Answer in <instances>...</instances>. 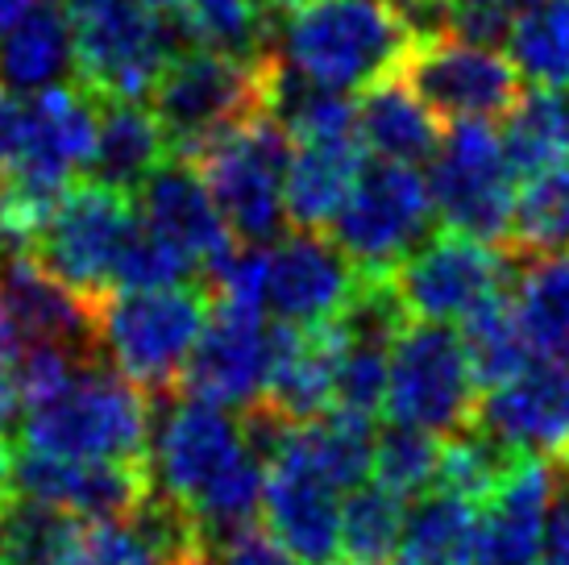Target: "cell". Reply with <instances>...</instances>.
Returning a JSON list of instances; mask_svg holds the SVG:
<instances>
[{"label":"cell","instance_id":"cell-10","mask_svg":"<svg viewBox=\"0 0 569 565\" xmlns=\"http://www.w3.org/2000/svg\"><path fill=\"white\" fill-rule=\"evenodd\" d=\"M478 375L461 333L432 320H411L391 341L387 366V416L391 424L453 437L478 412Z\"/></svg>","mask_w":569,"mask_h":565},{"label":"cell","instance_id":"cell-16","mask_svg":"<svg viewBox=\"0 0 569 565\" xmlns=\"http://www.w3.org/2000/svg\"><path fill=\"white\" fill-rule=\"evenodd\" d=\"M274 358H279V325L262 313L217 299L183 383L191 395H204L212 404L258 412L274 375Z\"/></svg>","mask_w":569,"mask_h":565},{"label":"cell","instance_id":"cell-20","mask_svg":"<svg viewBox=\"0 0 569 565\" xmlns=\"http://www.w3.org/2000/svg\"><path fill=\"white\" fill-rule=\"evenodd\" d=\"M138 212L154 237L179 250L196 270H212L229 262L238 237L229 234L221 208L208 191L204 175L188 158H167L159 171L138 188Z\"/></svg>","mask_w":569,"mask_h":565},{"label":"cell","instance_id":"cell-31","mask_svg":"<svg viewBox=\"0 0 569 565\" xmlns=\"http://www.w3.org/2000/svg\"><path fill=\"white\" fill-rule=\"evenodd\" d=\"M274 13L267 0H183L179 4V38L200 50L221 54H267Z\"/></svg>","mask_w":569,"mask_h":565},{"label":"cell","instance_id":"cell-33","mask_svg":"<svg viewBox=\"0 0 569 565\" xmlns=\"http://www.w3.org/2000/svg\"><path fill=\"white\" fill-rule=\"evenodd\" d=\"M458 333L482 387H495L503 378L520 375L523 366L532 361V341H528V333H523L516 304H511L507 291L499 299L482 304L478 313L466 316Z\"/></svg>","mask_w":569,"mask_h":565},{"label":"cell","instance_id":"cell-6","mask_svg":"<svg viewBox=\"0 0 569 565\" xmlns=\"http://www.w3.org/2000/svg\"><path fill=\"white\" fill-rule=\"evenodd\" d=\"M100 100L88 88L0 96V179L59 200L96 155Z\"/></svg>","mask_w":569,"mask_h":565},{"label":"cell","instance_id":"cell-3","mask_svg":"<svg viewBox=\"0 0 569 565\" xmlns=\"http://www.w3.org/2000/svg\"><path fill=\"white\" fill-rule=\"evenodd\" d=\"M416 33L391 0H308L283 17L279 63L325 92H362L396 76Z\"/></svg>","mask_w":569,"mask_h":565},{"label":"cell","instance_id":"cell-1","mask_svg":"<svg viewBox=\"0 0 569 565\" xmlns=\"http://www.w3.org/2000/svg\"><path fill=\"white\" fill-rule=\"evenodd\" d=\"M150 490L179 507L217 545L253 528L267 483V437L258 416L241 420L233 408L204 395H174L150 433Z\"/></svg>","mask_w":569,"mask_h":565},{"label":"cell","instance_id":"cell-23","mask_svg":"<svg viewBox=\"0 0 569 565\" xmlns=\"http://www.w3.org/2000/svg\"><path fill=\"white\" fill-rule=\"evenodd\" d=\"M337 354L341 329L337 320L320 329H287L279 325V358L270 375L262 416L274 424H308L332 408V383H337Z\"/></svg>","mask_w":569,"mask_h":565},{"label":"cell","instance_id":"cell-9","mask_svg":"<svg viewBox=\"0 0 569 565\" xmlns=\"http://www.w3.org/2000/svg\"><path fill=\"white\" fill-rule=\"evenodd\" d=\"M138 229L142 212L129 191L109 188L100 179L71 184L59 196V205L50 208L47 225L33 241V258L71 291L100 304L109 291H117V275Z\"/></svg>","mask_w":569,"mask_h":565},{"label":"cell","instance_id":"cell-28","mask_svg":"<svg viewBox=\"0 0 569 565\" xmlns=\"http://www.w3.org/2000/svg\"><path fill=\"white\" fill-rule=\"evenodd\" d=\"M516 316L532 354L569 366V254H516Z\"/></svg>","mask_w":569,"mask_h":565},{"label":"cell","instance_id":"cell-35","mask_svg":"<svg viewBox=\"0 0 569 565\" xmlns=\"http://www.w3.org/2000/svg\"><path fill=\"white\" fill-rule=\"evenodd\" d=\"M408 519V499L391 495L387 487H358L349 490L341 507V562L346 565H391V553L399 545Z\"/></svg>","mask_w":569,"mask_h":565},{"label":"cell","instance_id":"cell-18","mask_svg":"<svg viewBox=\"0 0 569 565\" xmlns=\"http://www.w3.org/2000/svg\"><path fill=\"white\" fill-rule=\"evenodd\" d=\"M17 495L54 507L80 524H104L142 512L150 499L146 462H67V457H17Z\"/></svg>","mask_w":569,"mask_h":565},{"label":"cell","instance_id":"cell-27","mask_svg":"<svg viewBox=\"0 0 569 565\" xmlns=\"http://www.w3.org/2000/svg\"><path fill=\"white\" fill-rule=\"evenodd\" d=\"M76 71L67 4H38L33 13L0 30V83L4 92H47Z\"/></svg>","mask_w":569,"mask_h":565},{"label":"cell","instance_id":"cell-4","mask_svg":"<svg viewBox=\"0 0 569 565\" xmlns=\"http://www.w3.org/2000/svg\"><path fill=\"white\" fill-rule=\"evenodd\" d=\"M279 54H221V50H179L154 83V117L174 158H196L208 141L233 126L274 112L279 92Z\"/></svg>","mask_w":569,"mask_h":565},{"label":"cell","instance_id":"cell-24","mask_svg":"<svg viewBox=\"0 0 569 565\" xmlns=\"http://www.w3.org/2000/svg\"><path fill=\"white\" fill-rule=\"evenodd\" d=\"M366 171V146L358 138L296 141L287 162L283 208L296 229L320 234L346 208L349 191Z\"/></svg>","mask_w":569,"mask_h":565},{"label":"cell","instance_id":"cell-39","mask_svg":"<svg viewBox=\"0 0 569 565\" xmlns=\"http://www.w3.org/2000/svg\"><path fill=\"white\" fill-rule=\"evenodd\" d=\"M445 4H449V33L482 47H499L507 42L511 26L523 13H532L540 0H445Z\"/></svg>","mask_w":569,"mask_h":565},{"label":"cell","instance_id":"cell-7","mask_svg":"<svg viewBox=\"0 0 569 565\" xmlns=\"http://www.w3.org/2000/svg\"><path fill=\"white\" fill-rule=\"evenodd\" d=\"M188 162H196V171L204 175L208 191L221 208L229 234L238 237V246H270L283 237L291 133L274 112L233 126Z\"/></svg>","mask_w":569,"mask_h":565},{"label":"cell","instance_id":"cell-44","mask_svg":"<svg viewBox=\"0 0 569 565\" xmlns=\"http://www.w3.org/2000/svg\"><path fill=\"white\" fill-rule=\"evenodd\" d=\"M38 4H47V0H0V30H9L13 21H21L26 13H33Z\"/></svg>","mask_w":569,"mask_h":565},{"label":"cell","instance_id":"cell-15","mask_svg":"<svg viewBox=\"0 0 569 565\" xmlns=\"http://www.w3.org/2000/svg\"><path fill=\"white\" fill-rule=\"evenodd\" d=\"M362 282L366 275L332 237L296 229L267 246L262 313L287 329H320L349 313Z\"/></svg>","mask_w":569,"mask_h":565},{"label":"cell","instance_id":"cell-14","mask_svg":"<svg viewBox=\"0 0 569 565\" xmlns=\"http://www.w3.org/2000/svg\"><path fill=\"white\" fill-rule=\"evenodd\" d=\"M408 88L441 121H495L520 105L523 83L511 54L458 33L420 38L403 59Z\"/></svg>","mask_w":569,"mask_h":565},{"label":"cell","instance_id":"cell-8","mask_svg":"<svg viewBox=\"0 0 569 565\" xmlns=\"http://www.w3.org/2000/svg\"><path fill=\"white\" fill-rule=\"evenodd\" d=\"M76 71L96 100H142L179 54V30L142 0H67Z\"/></svg>","mask_w":569,"mask_h":565},{"label":"cell","instance_id":"cell-43","mask_svg":"<svg viewBox=\"0 0 569 565\" xmlns=\"http://www.w3.org/2000/svg\"><path fill=\"white\" fill-rule=\"evenodd\" d=\"M13 490H17V457L9 437L0 433V512L13 503Z\"/></svg>","mask_w":569,"mask_h":565},{"label":"cell","instance_id":"cell-21","mask_svg":"<svg viewBox=\"0 0 569 565\" xmlns=\"http://www.w3.org/2000/svg\"><path fill=\"white\" fill-rule=\"evenodd\" d=\"M561 474L545 457H520L478 512L475 565H540Z\"/></svg>","mask_w":569,"mask_h":565},{"label":"cell","instance_id":"cell-36","mask_svg":"<svg viewBox=\"0 0 569 565\" xmlns=\"http://www.w3.org/2000/svg\"><path fill=\"white\" fill-rule=\"evenodd\" d=\"M511 254H569V162L520 184Z\"/></svg>","mask_w":569,"mask_h":565},{"label":"cell","instance_id":"cell-17","mask_svg":"<svg viewBox=\"0 0 569 565\" xmlns=\"http://www.w3.org/2000/svg\"><path fill=\"white\" fill-rule=\"evenodd\" d=\"M258 424L267 437V483L258 507L267 533L300 565L341 562V507H346L341 490L325 483L312 466H303L296 454H287L283 445H274L267 416H258Z\"/></svg>","mask_w":569,"mask_h":565},{"label":"cell","instance_id":"cell-34","mask_svg":"<svg viewBox=\"0 0 569 565\" xmlns=\"http://www.w3.org/2000/svg\"><path fill=\"white\" fill-rule=\"evenodd\" d=\"M507 54L537 88H569V0H540L507 33Z\"/></svg>","mask_w":569,"mask_h":565},{"label":"cell","instance_id":"cell-13","mask_svg":"<svg viewBox=\"0 0 569 565\" xmlns=\"http://www.w3.org/2000/svg\"><path fill=\"white\" fill-rule=\"evenodd\" d=\"M511 250H499L495 241H478L466 234H445L420 241L391 275L399 304L411 320L453 325L478 313L482 304L503 296L511 275Z\"/></svg>","mask_w":569,"mask_h":565},{"label":"cell","instance_id":"cell-32","mask_svg":"<svg viewBox=\"0 0 569 565\" xmlns=\"http://www.w3.org/2000/svg\"><path fill=\"white\" fill-rule=\"evenodd\" d=\"M80 533V519L17 495L0 512V557L4 565H71Z\"/></svg>","mask_w":569,"mask_h":565},{"label":"cell","instance_id":"cell-45","mask_svg":"<svg viewBox=\"0 0 569 565\" xmlns=\"http://www.w3.org/2000/svg\"><path fill=\"white\" fill-rule=\"evenodd\" d=\"M308 0H267V9L274 17H287V13H296V9H303Z\"/></svg>","mask_w":569,"mask_h":565},{"label":"cell","instance_id":"cell-29","mask_svg":"<svg viewBox=\"0 0 569 565\" xmlns=\"http://www.w3.org/2000/svg\"><path fill=\"white\" fill-rule=\"evenodd\" d=\"M478 507L449 490H432L408 507L391 565H475Z\"/></svg>","mask_w":569,"mask_h":565},{"label":"cell","instance_id":"cell-25","mask_svg":"<svg viewBox=\"0 0 569 565\" xmlns=\"http://www.w3.org/2000/svg\"><path fill=\"white\" fill-rule=\"evenodd\" d=\"M353 112H358V141L379 162L416 167L441 150V117L411 92L399 71L362 88L353 100Z\"/></svg>","mask_w":569,"mask_h":565},{"label":"cell","instance_id":"cell-19","mask_svg":"<svg viewBox=\"0 0 569 565\" xmlns=\"http://www.w3.org/2000/svg\"><path fill=\"white\" fill-rule=\"evenodd\" d=\"M475 420L516 457H569V366L528 361L520 375L487 387Z\"/></svg>","mask_w":569,"mask_h":565},{"label":"cell","instance_id":"cell-30","mask_svg":"<svg viewBox=\"0 0 569 565\" xmlns=\"http://www.w3.org/2000/svg\"><path fill=\"white\" fill-rule=\"evenodd\" d=\"M503 150L516 175L532 179L569 162V88H532L507 112Z\"/></svg>","mask_w":569,"mask_h":565},{"label":"cell","instance_id":"cell-42","mask_svg":"<svg viewBox=\"0 0 569 565\" xmlns=\"http://www.w3.org/2000/svg\"><path fill=\"white\" fill-rule=\"evenodd\" d=\"M540 565H569V483H566V495L557 490L553 512H549L545 557H540Z\"/></svg>","mask_w":569,"mask_h":565},{"label":"cell","instance_id":"cell-12","mask_svg":"<svg viewBox=\"0 0 569 565\" xmlns=\"http://www.w3.org/2000/svg\"><path fill=\"white\" fill-rule=\"evenodd\" d=\"M432 208L445 229L478 241H511L520 200V175L503 150V133L490 121H458L432 155Z\"/></svg>","mask_w":569,"mask_h":565},{"label":"cell","instance_id":"cell-22","mask_svg":"<svg viewBox=\"0 0 569 565\" xmlns=\"http://www.w3.org/2000/svg\"><path fill=\"white\" fill-rule=\"evenodd\" d=\"M0 308L30 346H67L96 354V304L59 282L33 254H17L0 275Z\"/></svg>","mask_w":569,"mask_h":565},{"label":"cell","instance_id":"cell-41","mask_svg":"<svg viewBox=\"0 0 569 565\" xmlns=\"http://www.w3.org/2000/svg\"><path fill=\"white\" fill-rule=\"evenodd\" d=\"M217 553H221L224 565H300L291 553L274 541V536L262 528H241V533L217 541Z\"/></svg>","mask_w":569,"mask_h":565},{"label":"cell","instance_id":"cell-40","mask_svg":"<svg viewBox=\"0 0 569 565\" xmlns=\"http://www.w3.org/2000/svg\"><path fill=\"white\" fill-rule=\"evenodd\" d=\"M26 333L13 325V316L0 308V424L21 416V383H26V358H30Z\"/></svg>","mask_w":569,"mask_h":565},{"label":"cell","instance_id":"cell-47","mask_svg":"<svg viewBox=\"0 0 569 565\" xmlns=\"http://www.w3.org/2000/svg\"><path fill=\"white\" fill-rule=\"evenodd\" d=\"M0 565H4V557H0Z\"/></svg>","mask_w":569,"mask_h":565},{"label":"cell","instance_id":"cell-5","mask_svg":"<svg viewBox=\"0 0 569 565\" xmlns=\"http://www.w3.org/2000/svg\"><path fill=\"white\" fill-rule=\"evenodd\" d=\"M208 313L212 304L191 282L159 291H109L96 304V358L142 391H167L188 375Z\"/></svg>","mask_w":569,"mask_h":565},{"label":"cell","instance_id":"cell-26","mask_svg":"<svg viewBox=\"0 0 569 565\" xmlns=\"http://www.w3.org/2000/svg\"><path fill=\"white\" fill-rule=\"evenodd\" d=\"M167 155L171 146L154 109H146L142 100H100L92 155V171L100 184L133 196L167 162Z\"/></svg>","mask_w":569,"mask_h":565},{"label":"cell","instance_id":"cell-48","mask_svg":"<svg viewBox=\"0 0 569 565\" xmlns=\"http://www.w3.org/2000/svg\"><path fill=\"white\" fill-rule=\"evenodd\" d=\"M566 483H569V478H566Z\"/></svg>","mask_w":569,"mask_h":565},{"label":"cell","instance_id":"cell-46","mask_svg":"<svg viewBox=\"0 0 569 565\" xmlns=\"http://www.w3.org/2000/svg\"><path fill=\"white\" fill-rule=\"evenodd\" d=\"M142 4L159 9V13H179V4H183V0H142Z\"/></svg>","mask_w":569,"mask_h":565},{"label":"cell","instance_id":"cell-38","mask_svg":"<svg viewBox=\"0 0 569 565\" xmlns=\"http://www.w3.org/2000/svg\"><path fill=\"white\" fill-rule=\"evenodd\" d=\"M437 466H441V440L420 428H403L391 424L379 440H375V478L399 499L425 495L437 483Z\"/></svg>","mask_w":569,"mask_h":565},{"label":"cell","instance_id":"cell-11","mask_svg":"<svg viewBox=\"0 0 569 565\" xmlns=\"http://www.w3.org/2000/svg\"><path fill=\"white\" fill-rule=\"evenodd\" d=\"M432 188L416 167L366 162L346 208L329 225L332 241L366 279H391L396 267L432 229Z\"/></svg>","mask_w":569,"mask_h":565},{"label":"cell","instance_id":"cell-37","mask_svg":"<svg viewBox=\"0 0 569 565\" xmlns=\"http://www.w3.org/2000/svg\"><path fill=\"white\" fill-rule=\"evenodd\" d=\"M520 457L503 449L495 437H487L482 428H461L441 445V466H437V490H449L466 503H487L499 483H503L511 466Z\"/></svg>","mask_w":569,"mask_h":565},{"label":"cell","instance_id":"cell-2","mask_svg":"<svg viewBox=\"0 0 569 565\" xmlns=\"http://www.w3.org/2000/svg\"><path fill=\"white\" fill-rule=\"evenodd\" d=\"M146 395L92 354L21 412L26 449L67 462H146L154 433V408Z\"/></svg>","mask_w":569,"mask_h":565}]
</instances>
